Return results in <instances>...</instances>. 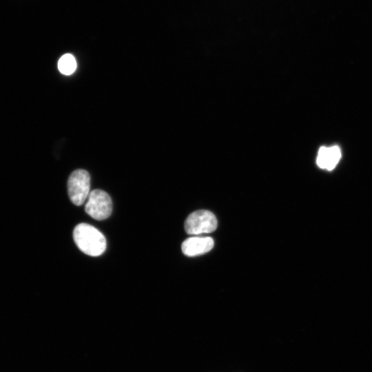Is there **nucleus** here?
<instances>
[{"mask_svg": "<svg viewBox=\"0 0 372 372\" xmlns=\"http://www.w3.org/2000/svg\"><path fill=\"white\" fill-rule=\"evenodd\" d=\"M68 192L71 201L76 205H81L90 192V176L84 169H76L68 180Z\"/></svg>", "mask_w": 372, "mask_h": 372, "instance_id": "nucleus-2", "label": "nucleus"}, {"mask_svg": "<svg viewBox=\"0 0 372 372\" xmlns=\"http://www.w3.org/2000/svg\"><path fill=\"white\" fill-rule=\"evenodd\" d=\"M341 152L338 146L322 147L320 148L316 163L322 169H333L339 162Z\"/></svg>", "mask_w": 372, "mask_h": 372, "instance_id": "nucleus-6", "label": "nucleus"}, {"mask_svg": "<svg viewBox=\"0 0 372 372\" xmlns=\"http://www.w3.org/2000/svg\"><path fill=\"white\" fill-rule=\"evenodd\" d=\"M214 244L211 237H192L183 241L181 249L185 255L194 256L209 251Z\"/></svg>", "mask_w": 372, "mask_h": 372, "instance_id": "nucleus-5", "label": "nucleus"}, {"mask_svg": "<svg viewBox=\"0 0 372 372\" xmlns=\"http://www.w3.org/2000/svg\"><path fill=\"white\" fill-rule=\"evenodd\" d=\"M76 68L75 58L70 54L63 55L58 61V69L63 74L70 75Z\"/></svg>", "mask_w": 372, "mask_h": 372, "instance_id": "nucleus-7", "label": "nucleus"}, {"mask_svg": "<svg viewBox=\"0 0 372 372\" xmlns=\"http://www.w3.org/2000/svg\"><path fill=\"white\" fill-rule=\"evenodd\" d=\"M85 204V212L92 218L101 220L108 218L112 211V203L110 196L101 189L91 191Z\"/></svg>", "mask_w": 372, "mask_h": 372, "instance_id": "nucleus-3", "label": "nucleus"}, {"mask_svg": "<svg viewBox=\"0 0 372 372\" xmlns=\"http://www.w3.org/2000/svg\"><path fill=\"white\" fill-rule=\"evenodd\" d=\"M73 238L79 249L87 255L99 256L106 249L107 243L103 234L87 223H80L75 227Z\"/></svg>", "mask_w": 372, "mask_h": 372, "instance_id": "nucleus-1", "label": "nucleus"}, {"mask_svg": "<svg viewBox=\"0 0 372 372\" xmlns=\"http://www.w3.org/2000/svg\"><path fill=\"white\" fill-rule=\"evenodd\" d=\"M217 227L215 215L207 210L194 211L188 216L185 222V229L189 234H208Z\"/></svg>", "mask_w": 372, "mask_h": 372, "instance_id": "nucleus-4", "label": "nucleus"}]
</instances>
